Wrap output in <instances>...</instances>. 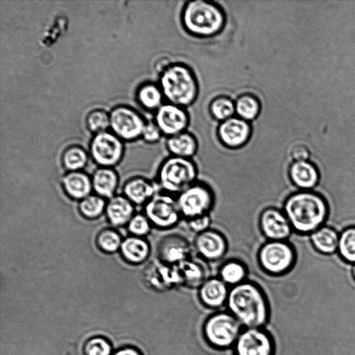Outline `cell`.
<instances>
[{
	"label": "cell",
	"mask_w": 355,
	"mask_h": 355,
	"mask_svg": "<svg viewBox=\"0 0 355 355\" xmlns=\"http://www.w3.org/2000/svg\"><path fill=\"white\" fill-rule=\"evenodd\" d=\"M226 305L245 328H262L269 318V304L265 293L256 282L246 280L231 287Z\"/></svg>",
	"instance_id": "1"
},
{
	"label": "cell",
	"mask_w": 355,
	"mask_h": 355,
	"mask_svg": "<svg viewBox=\"0 0 355 355\" xmlns=\"http://www.w3.org/2000/svg\"><path fill=\"white\" fill-rule=\"evenodd\" d=\"M282 210L293 230L300 233L316 230L327 214L324 200L316 193L309 191H300L288 196Z\"/></svg>",
	"instance_id": "2"
},
{
	"label": "cell",
	"mask_w": 355,
	"mask_h": 355,
	"mask_svg": "<svg viewBox=\"0 0 355 355\" xmlns=\"http://www.w3.org/2000/svg\"><path fill=\"white\" fill-rule=\"evenodd\" d=\"M198 167L192 159L171 155L157 170V184L159 191L176 196L198 180Z\"/></svg>",
	"instance_id": "3"
},
{
	"label": "cell",
	"mask_w": 355,
	"mask_h": 355,
	"mask_svg": "<svg viewBox=\"0 0 355 355\" xmlns=\"http://www.w3.org/2000/svg\"><path fill=\"white\" fill-rule=\"evenodd\" d=\"M161 90L172 104L184 107L191 104L198 94V84L192 71L182 64H171L161 73Z\"/></svg>",
	"instance_id": "4"
},
{
	"label": "cell",
	"mask_w": 355,
	"mask_h": 355,
	"mask_svg": "<svg viewBox=\"0 0 355 355\" xmlns=\"http://www.w3.org/2000/svg\"><path fill=\"white\" fill-rule=\"evenodd\" d=\"M182 21L191 33L211 36L221 31L225 24V16L220 8L211 2L192 1L184 7Z\"/></svg>",
	"instance_id": "5"
},
{
	"label": "cell",
	"mask_w": 355,
	"mask_h": 355,
	"mask_svg": "<svg viewBox=\"0 0 355 355\" xmlns=\"http://www.w3.org/2000/svg\"><path fill=\"white\" fill-rule=\"evenodd\" d=\"M176 200L182 219L186 220L211 214L216 204V194L209 184L197 180L176 196Z\"/></svg>",
	"instance_id": "6"
},
{
	"label": "cell",
	"mask_w": 355,
	"mask_h": 355,
	"mask_svg": "<svg viewBox=\"0 0 355 355\" xmlns=\"http://www.w3.org/2000/svg\"><path fill=\"white\" fill-rule=\"evenodd\" d=\"M257 259L263 272L276 277L283 275L291 269L295 254L286 241H266L257 251Z\"/></svg>",
	"instance_id": "7"
},
{
	"label": "cell",
	"mask_w": 355,
	"mask_h": 355,
	"mask_svg": "<svg viewBox=\"0 0 355 355\" xmlns=\"http://www.w3.org/2000/svg\"><path fill=\"white\" fill-rule=\"evenodd\" d=\"M242 325L230 312H218L209 317L203 325V335L207 343L218 349L234 345Z\"/></svg>",
	"instance_id": "8"
},
{
	"label": "cell",
	"mask_w": 355,
	"mask_h": 355,
	"mask_svg": "<svg viewBox=\"0 0 355 355\" xmlns=\"http://www.w3.org/2000/svg\"><path fill=\"white\" fill-rule=\"evenodd\" d=\"M144 214L153 227L161 230H171L182 220L176 196L159 190L144 205Z\"/></svg>",
	"instance_id": "9"
},
{
	"label": "cell",
	"mask_w": 355,
	"mask_h": 355,
	"mask_svg": "<svg viewBox=\"0 0 355 355\" xmlns=\"http://www.w3.org/2000/svg\"><path fill=\"white\" fill-rule=\"evenodd\" d=\"M235 355H274L272 336L262 328H245L234 344Z\"/></svg>",
	"instance_id": "10"
},
{
	"label": "cell",
	"mask_w": 355,
	"mask_h": 355,
	"mask_svg": "<svg viewBox=\"0 0 355 355\" xmlns=\"http://www.w3.org/2000/svg\"><path fill=\"white\" fill-rule=\"evenodd\" d=\"M90 153L101 167L111 168L121 159L123 146L116 135L103 132L96 134L92 139Z\"/></svg>",
	"instance_id": "11"
},
{
	"label": "cell",
	"mask_w": 355,
	"mask_h": 355,
	"mask_svg": "<svg viewBox=\"0 0 355 355\" xmlns=\"http://www.w3.org/2000/svg\"><path fill=\"white\" fill-rule=\"evenodd\" d=\"M192 245L198 257L205 262L218 261L228 251L226 236L221 232L211 227L196 234Z\"/></svg>",
	"instance_id": "12"
},
{
	"label": "cell",
	"mask_w": 355,
	"mask_h": 355,
	"mask_svg": "<svg viewBox=\"0 0 355 355\" xmlns=\"http://www.w3.org/2000/svg\"><path fill=\"white\" fill-rule=\"evenodd\" d=\"M193 245L182 234L165 235L156 246L157 259L171 266L177 265L192 257Z\"/></svg>",
	"instance_id": "13"
},
{
	"label": "cell",
	"mask_w": 355,
	"mask_h": 355,
	"mask_svg": "<svg viewBox=\"0 0 355 355\" xmlns=\"http://www.w3.org/2000/svg\"><path fill=\"white\" fill-rule=\"evenodd\" d=\"M258 224L266 241H286L293 230L284 211L275 207L264 208L260 212Z\"/></svg>",
	"instance_id": "14"
},
{
	"label": "cell",
	"mask_w": 355,
	"mask_h": 355,
	"mask_svg": "<svg viewBox=\"0 0 355 355\" xmlns=\"http://www.w3.org/2000/svg\"><path fill=\"white\" fill-rule=\"evenodd\" d=\"M110 126L119 138L132 140L142 135L145 123L135 110L127 107H117L110 114Z\"/></svg>",
	"instance_id": "15"
},
{
	"label": "cell",
	"mask_w": 355,
	"mask_h": 355,
	"mask_svg": "<svg viewBox=\"0 0 355 355\" xmlns=\"http://www.w3.org/2000/svg\"><path fill=\"white\" fill-rule=\"evenodd\" d=\"M143 274L146 284L156 291H162L181 286L175 266L157 259L147 266Z\"/></svg>",
	"instance_id": "16"
},
{
	"label": "cell",
	"mask_w": 355,
	"mask_h": 355,
	"mask_svg": "<svg viewBox=\"0 0 355 355\" xmlns=\"http://www.w3.org/2000/svg\"><path fill=\"white\" fill-rule=\"evenodd\" d=\"M155 120L161 132L171 137L184 132L189 117L182 107L170 103L157 110Z\"/></svg>",
	"instance_id": "17"
},
{
	"label": "cell",
	"mask_w": 355,
	"mask_h": 355,
	"mask_svg": "<svg viewBox=\"0 0 355 355\" xmlns=\"http://www.w3.org/2000/svg\"><path fill=\"white\" fill-rule=\"evenodd\" d=\"M251 128L248 121L239 117H231L223 121L218 128V137L225 146L237 148L248 141Z\"/></svg>",
	"instance_id": "18"
},
{
	"label": "cell",
	"mask_w": 355,
	"mask_h": 355,
	"mask_svg": "<svg viewBox=\"0 0 355 355\" xmlns=\"http://www.w3.org/2000/svg\"><path fill=\"white\" fill-rule=\"evenodd\" d=\"M205 263L199 257H191L175 265L181 286L198 288L210 277Z\"/></svg>",
	"instance_id": "19"
},
{
	"label": "cell",
	"mask_w": 355,
	"mask_h": 355,
	"mask_svg": "<svg viewBox=\"0 0 355 355\" xmlns=\"http://www.w3.org/2000/svg\"><path fill=\"white\" fill-rule=\"evenodd\" d=\"M198 289L199 300L204 306L218 309L226 304L230 287L214 276L207 278Z\"/></svg>",
	"instance_id": "20"
},
{
	"label": "cell",
	"mask_w": 355,
	"mask_h": 355,
	"mask_svg": "<svg viewBox=\"0 0 355 355\" xmlns=\"http://www.w3.org/2000/svg\"><path fill=\"white\" fill-rule=\"evenodd\" d=\"M134 211V204L124 195H114L108 199L105 212L112 225L120 227L128 225Z\"/></svg>",
	"instance_id": "21"
},
{
	"label": "cell",
	"mask_w": 355,
	"mask_h": 355,
	"mask_svg": "<svg viewBox=\"0 0 355 355\" xmlns=\"http://www.w3.org/2000/svg\"><path fill=\"white\" fill-rule=\"evenodd\" d=\"M157 191L155 184L143 177L129 180L123 187V195L137 205H145Z\"/></svg>",
	"instance_id": "22"
},
{
	"label": "cell",
	"mask_w": 355,
	"mask_h": 355,
	"mask_svg": "<svg viewBox=\"0 0 355 355\" xmlns=\"http://www.w3.org/2000/svg\"><path fill=\"white\" fill-rule=\"evenodd\" d=\"M120 251L123 259L128 262L141 264L150 257L151 248L144 237L132 235L123 239Z\"/></svg>",
	"instance_id": "23"
},
{
	"label": "cell",
	"mask_w": 355,
	"mask_h": 355,
	"mask_svg": "<svg viewBox=\"0 0 355 355\" xmlns=\"http://www.w3.org/2000/svg\"><path fill=\"white\" fill-rule=\"evenodd\" d=\"M62 186L69 197L80 200L89 196L93 189L92 178L81 171L67 173L62 178Z\"/></svg>",
	"instance_id": "24"
},
{
	"label": "cell",
	"mask_w": 355,
	"mask_h": 355,
	"mask_svg": "<svg viewBox=\"0 0 355 355\" xmlns=\"http://www.w3.org/2000/svg\"><path fill=\"white\" fill-rule=\"evenodd\" d=\"M288 176L293 184L303 189L313 187L319 179L315 166L307 161L293 162L289 166Z\"/></svg>",
	"instance_id": "25"
},
{
	"label": "cell",
	"mask_w": 355,
	"mask_h": 355,
	"mask_svg": "<svg viewBox=\"0 0 355 355\" xmlns=\"http://www.w3.org/2000/svg\"><path fill=\"white\" fill-rule=\"evenodd\" d=\"M92 182V188L97 195L110 199L114 196L119 184V178L112 168L100 167L94 171Z\"/></svg>",
	"instance_id": "26"
},
{
	"label": "cell",
	"mask_w": 355,
	"mask_h": 355,
	"mask_svg": "<svg viewBox=\"0 0 355 355\" xmlns=\"http://www.w3.org/2000/svg\"><path fill=\"white\" fill-rule=\"evenodd\" d=\"M248 275L246 264L238 259H229L218 268V277L230 288L248 280Z\"/></svg>",
	"instance_id": "27"
},
{
	"label": "cell",
	"mask_w": 355,
	"mask_h": 355,
	"mask_svg": "<svg viewBox=\"0 0 355 355\" xmlns=\"http://www.w3.org/2000/svg\"><path fill=\"white\" fill-rule=\"evenodd\" d=\"M166 148L172 156L191 159L197 152L198 143L193 135L182 132L169 137Z\"/></svg>",
	"instance_id": "28"
},
{
	"label": "cell",
	"mask_w": 355,
	"mask_h": 355,
	"mask_svg": "<svg viewBox=\"0 0 355 355\" xmlns=\"http://www.w3.org/2000/svg\"><path fill=\"white\" fill-rule=\"evenodd\" d=\"M311 238L315 248L325 254L334 252L338 247L339 237L336 232L328 227L316 230Z\"/></svg>",
	"instance_id": "29"
},
{
	"label": "cell",
	"mask_w": 355,
	"mask_h": 355,
	"mask_svg": "<svg viewBox=\"0 0 355 355\" xmlns=\"http://www.w3.org/2000/svg\"><path fill=\"white\" fill-rule=\"evenodd\" d=\"M235 112L239 118L248 121L255 119L260 111L258 99L251 94L240 96L234 103Z\"/></svg>",
	"instance_id": "30"
},
{
	"label": "cell",
	"mask_w": 355,
	"mask_h": 355,
	"mask_svg": "<svg viewBox=\"0 0 355 355\" xmlns=\"http://www.w3.org/2000/svg\"><path fill=\"white\" fill-rule=\"evenodd\" d=\"M106 203L103 197L90 194L80 201L79 210L87 218H96L105 211Z\"/></svg>",
	"instance_id": "31"
},
{
	"label": "cell",
	"mask_w": 355,
	"mask_h": 355,
	"mask_svg": "<svg viewBox=\"0 0 355 355\" xmlns=\"http://www.w3.org/2000/svg\"><path fill=\"white\" fill-rule=\"evenodd\" d=\"M162 90L153 84L143 85L138 92L140 103L149 110L159 109L162 106Z\"/></svg>",
	"instance_id": "32"
},
{
	"label": "cell",
	"mask_w": 355,
	"mask_h": 355,
	"mask_svg": "<svg viewBox=\"0 0 355 355\" xmlns=\"http://www.w3.org/2000/svg\"><path fill=\"white\" fill-rule=\"evenodd\" d=\"M87 159L85 150L78 146H71L67 148L62 155L64 166L69 171H80L85 166Z\"/></svg>",
	"instance_id": "33"
},
{
	"label": "cell",
	"mask_w": 355,
	"mask_h": 355,
	"mask_svg": "<svg viewBox=\"0 0 355 355\" xmlns=\"http://www.w3.org/2000/svg\"><path fill=\"white\" fill-rule=\"evenodd\" d=\"M123 239L121 235L112 229H105L101 231L96 237L98 248L107 253H113L120 250Z\"/></svg>",
	"instance_id": "34"
},
{
	"label": "cell",
	"mask_w": 355,
	"mask_h": 355,
	"mask_svg": "<svg viewBox=\"0 0 355 355\" xmlns=\"http://www.w3.org/2000/svg\"><path fill=\"white\" fill-rule=\"evenodd\" d=\"M210 111L215 119L224 121L232 117L235 112V104L230 98L220 96L211 102Z\"/></svg>",
	"instance_id": "35"
},
{
	"label": "cell",
	"mask_w": 355,
	"mask_h": 355,
	"mask_svg": "<svg viewBox=\"0 0 355 355\" xmlns=\"http://www.w3.org/2000/svg\"><path fill=\"white\" fill-rule=\"evenodd\" d=\"M339 252L347 261L355 262V227H349L339 236Z\"/></svg>",
	"instance_id": "36"
},
{
	"label": "cell",
	"mask_w": 355,
	"mask_h": 355,
	"mask_svg": "<svg viewBox=\"0 0 355 355\" xmlns=\"http://www.w3.org/2000/svg\"><path fill=\"white\" fill-rule=\"evenodd\" d=\"M152 224L144 214H135L129 223L128 229L133 236L144 237L151 231Z\"/></svg>",
	"instance_id": "37"
},
{
	"label": "cell",
	"mask_w": 355,
	"mask_h": 355,
	"mask_svg": "<svg viewBox=\"0 0 355 355\" xmlns=\"http://www.w3.org/2000/svg\"><path fill=\"white\" fill-rule=\"evenodd\" d=\"M88 128L94 133L105 132L110 125V119L103 110H94L90 112L87 119Z\"/></svg>",
	"instance_id": "38"
},
{
	"label": "cell",
	"mask_w": 355,
	"mask_h": 355,
	"mask_svg": "<svg viewBox=\"0 0 355 355\" xmlns=\"http://www.w3.org/2000/svg\"><path fill=\"white\" fill-rule=\"evenodd\" d=\"M85 352L86 355H110L111 346L103 338H93L86 343Z\"/></svg>",
	"instance_id": "39"
},
{
	"label": "cell",
	"mask_w": 355,
	"mask_h": 355,
	"mask_svg": "<svg viewBox=\"0 0 355 355\" xmlns=\"http://www.w3.org/2000/svg\"><path fill=\"white\" fill-rule=\"evenodd\" d=\"M185 221L188 229L196 235L211 228L212 219L211 214H206Z\"/></svg>",
	"instance_id": "40"
},
{
	"label": "cell",
	"mask_w": 355,
	"mask_h": 355,
	"mask_svg": "<svg viewBox=\"0 0 355 355\" xmlns=\"http://www.w3.org/2000/svg\"><path fill=\"white\" fill-rule=\"evenodd\" d=\"M289 153L293 162L306 161L309 157V148L305 144L300 143L293 144Z\"/></svg>",
	"instance_id": "41"
},
{
	"label": "cell",
	"mask_w": 355,
	"mask_h": 355,
	"mask_svg": "<svg viewBox=\"0 0 355 355\" xmlns=\"http://www.w3.org/2000/svg\"><path fill=\"white\" fill-rule=\"evenodd\" d=\"M161 130L157 124L150 123L146 124L142 136L145 141L153 143L159 140L161 136Z\"/></svg>",
	"instance_id": "42"
},
{
	"label": "cell",
	"mask_w": 355,
	"mask_h": 355,
	"mask_svg": "<svg viewBox=\"0 0 355 355\" xmlns=\"http://www.w3.org/2000/svg\"><path fill=\"white\" fill-rule=\"evenodd\" d=\"M114 355H141L137 350L132 348H125L116 352Z\"/></svg>",
	"instance_id": "43"
},
{
	"label": "cell",
	"mask_w": 355,
	"mask_h": 355,
	"mask_svg": "<svg viewBox=\"0 0 355 355\" xmlns=\"http://www.w3.org/2000/svg\"><path fill=\"white\" fill-rule=\"evenodd\" d=\"M353 275H354V277L355 278V266H354V267L353 268Z\"/></svg>",
	"instance_id": "44"
}]
</instances>
